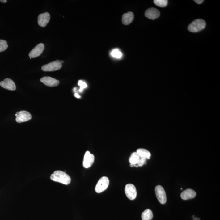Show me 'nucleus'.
Instances as JSON below:
<instances>
[{
	"label": "nucleus",
	"mask_w": 220,
	"mask_h": 220,
	"mask_svg": "<svg viewBox=\"0 0 220 220\" xmlns=\"http://www.w3.org/2000/svg\"><path fill=\"white\" fill-rule=\"evenodd\" d=\"M50 178L52 181L67 185L71 181V177L65 172L61 171H56L51 175Z\"/></svg>",
	"instance_id": "f257e3e1"
},
{
	"label": "nucleus",
	"mask_w": 220,
	"mask_h": 220,
	"mask_svg": "<svg viewBox=\"0 0 220 220\" xmlns=\"http://www.w3.org/2000/svg\"><path fill=\"white\" fill-rule=\"evenodd\" d=\"M206 26L205 20L201 19H197L193 21L188 27V30L192 32H197L204 29Z\"/></svg>",
	"instance_id": "f03ea898"
},
{
	"label": "nucleus",
	"mask_w": 220,
	"mask_h": 220,
	"mask_svg": "<svg viewBox=\"0 0 220 220\" xmlns=\"http://www.w3.org/2000/svg\"><path fill=\"white\" fill-rule=\"evenodd\" d=\"M109 184V180L107 176H103L99 179L96 185L95 191L100 193L105 191L108 188Z\"/></svg>",
	"instance_id": "7ed1b4c3"
},
{
	"label": "nucleus",
	"mask_w": 220,
	"mask_h": 220,
	"mask_svg": "<svg viewBox=\"0 0 220 220\" xmlns=\"http://www.w3.org/2000/svg\"><path fill=\"white\" fill-rule=\"evenodd\" d=\"M155 192L156 197L160 203L165 204L167 201V197L164 188L160 185H157L155 187Z\"/></svg>",
	"instance_id": "20e7f679"
},
{
	"label": "nucleus",
	"mask_w": 220,
	"mask_h": 220,
	"mask_svg": "<svg viewBox=\"0 0 220 220\" xmlns=\"http://www.w3.org/2000/svg\"><path fill=\"white\" fill-rule=\"evenodd\" d=\"M62 66V64L57 61H53L47 64L43 65L41 68L42 70L44 71H54L60 70Z\"/></svg>",
	"instance_id": "39448f33"
},
{
	"label": "nucleus",
	"mask_w": 220,
	"mask_h": 220,
	"mask_svg": "<svg viewBox=\"0 0 220 220\" xmlns=\"http://www.w3.org/2000/svg\"><path fill=\"white\" fill-rule=\"evenodd\" d=\"M125 194L130 200H134L137 195V192L135 185L132 184H128L125 188Z\"/></svg>",
	"instance_id": "423d86ee"
},
{
	"label": "nucleus",
	"mask_w": 220,
	"mask_h": 220,
	"mask_svg": "<svg viewBox=\"0 0 220 220\" xmlns=\"http://www.w3.org/2000/svg\"><path fill=\"white\" fill-rule=\"evenodd\" d=\"M15 116H16V122L20 123L26 122L31 119L32 115L29 112L25 111H22L20 112H16Z\"/></svg>",
	"instance_id": "0eeeda50"
},
{
	"label": "nucleus",
	"mask_w": 220,
	"mask_h": 220,
	"mask_svg": "<svg viewBox=\"0 0 220 220\" xmlns=\"http://www.w3.org/2000/svg\"><path fill=\"white\" fill-rule=\"evenodd\" d=\"M95 157L93 154H91L89 151L86 152L83 160V165L84 168H89L94 163Z\"/></svg>",
	"instance_id": "6e6552de"
},
{
	"label": "nucleus",
	"mask_w": 220,
	"mask_h": 220,
	"mask_svg": "<svg viewBox=\"0 0 220 220\" xmlns=\"http://www.w3.org/2000/svg\"><path fill=\"white\" fill-rule=\"evenodd\" d=\"M44 45L43 43L38 44L29 53L30 59L35 58L40 56L44 51Z\"/></svg>",
	"instance_id": "1a4fd4ad"
},
{
	"label": "nucleus",
	"mask_w": 220,
	"mask_h": 220,
	"mask_svg": "<svg viewBox=\"0 0 220 220\" xmlns=\"http://www.w3.org/2000/svg\"><path fill=\"white\" fill-rule=\"evenodd\" d=\"M50 18V15L48 12L40 14L38 18V25L42 27H45L49 22Z\"/></svg>",
	"instance_id": "9d476101"
},
{
	"label": "nucleus",
	"mask_w": 220,
	"mask_h": 220,
	"mask_svg": "<svg viewBox=\"0 0 220 220\" xmlns=\"http://www.w3.org/2000/svg\"><path fill=\"white\" fill-rule=\"evenodd\" d=\"M40 81L45 85L49 87L57 86L60 83L59 80L49 76L43 77L40 79Z\"/></svg>",
	"instance_id": "9b49d317"
},
{
	"label": "nucleus",
	"mask_w": 220,
	"mask_h": 220,
	"mask_svg": "<svg viewBox=\"0 0 220 220\" xmlns=\"http://www.w3.org/2000/svg\"><path fill=\"white\" fill-rule=\"evenodd\" d=\"M0 86L5 89L10 91H15L16 86L15 83L12 80L9 78L5 79L3 81L0 82Z\"/></svg>",
	"instance_id": "f8f14e48"
},
{
	"label": "nucleus",
	"mask_w": 220,
	"mask_h": 220,
	"mask_svg": "<svg viewBox=\"0 0 220 220\" xmlns=\"http://www.w3.org/2000/svg\"><path fill=\"white\" fill-rule=\"evenodd\" d=\"M160 11L157 9L152 8L148 9L145 11V16L146 17L151 20H154L160 16Z\"/></svg>",
	"instance_id": "ddd939ff"
},
{
	"label": "nucleus",
	"mask_w": 220,
	"mask_h": 220,
	"mask_svg": "<svg viewBox=\"0 0 220 220\" xmlns=\"http://www.w3.org/2000/svg\"><path fill=\"white\" fill-rule=\"evenodd\" d=\"M196 196V193L191 189H188L184 190L181 194V199L185 200L193 199Z\"/></svg>",
	"instance_id": "4468645a"
},
{
	"label": "nucleus",
	"mask_w": 220,
	"mask_h": 220,
	"mask_svg": "<svg viewBox=\"0 0 220 220\" xmlns=\"http://www.w3.org/2000/svg\"><path fill=\"white\" fill-rule=\"evenodd\" d=\"M134 19V14L133 12H129L124 14L122 17V23L125 25H129L131 23Z\"/></svg>",
	"instance_id": "2eb2a0df"
},
{
	"label": "nucleus",
	"mask_w": 220,
	"mask_h": 220,
	"mask_svg": "<svg viewBox=\"0 0 220 220\" xmlns=\"http://www.w3.org/2000/svg\"><path fill=\"white\" fill-rule=\"evenodd\" d=\"M136 152L140 157L149 159L151 157V154L150 152L144 148H139L137 150Z\"/></svg>",
	"instance_id": "dca6fc26"
},
{
	"label": "nucleus",
	"mask_w": 220,
	"mask_h": 220,
	"mask_svg": "<svg viewBox=\"0 0 220 220\" xmlns=\"http://www.w3.org/2000/svg\"><path fill=\"white\" fill-rule=\"evenodd\" d=\"M153 217V212L149 209H146L142 214V220H151Z\"/></svg>",
	"instance_id": "f3484780"
},
{
	"label": "nucleus",
	"mask_w": 220,
	"mask_h": 220,
	"mask_svg": "<svg viewBox=\"0 0 220 220\" xmlns=\"http://www.w3.org/2000/svg\"><path fill=\"white\" fill-rule=\"evenodd\" d=\"M140 157L137 152H134L129 158V162L130 164L135 165L138 164Z\"/></svg>",
	"instance_id": "a211bd4d"
},
{
	"label": "nucleus",
	"mask_w": 220,
	"mask_h": 220,
	"mask_svg": "<svg viewBox=\"0 0 220 220\" xmlns=\"http://www.w3.org/2000/svg\"><path fill=\"white\" fill-rule=\"evenodd\" d=\"M153 2L156 6L161 7H166L168 3L167 0H154Z\"/></svg>",
	"instance_id": "6ab92c4d"
},
{
	"label": "nucleus",
	"mask_w": 220,
	"mask_h": 220,
	"mask_svg": "<svg viewBox=\"0 0 220 220\" xmlns=\"http://www.w3.org/2000/svg\"><path fill=\"white\" fill-rule=\"evenodd\" d=\"M8 48V44L6 40H0V52H4Z\"/></svg>",
	"instance_id": "aec40b11"
},
{
	"label": "nucleus",
	"mask_w": 220,
	"mask_h": 220,
	"mask_svg": "<svg viewBox=\"0 0 220 220\" xmlns=\"http://www.w3.org/2000/svg\"><path fill=\"white\" fill-rule=\"evenodd\" d=\"M111 56L112 57L117 58H120L122 56V53L119 50L117 49H114L111 53Z\"/></svg>",
	"instance_id": "412c9836"
},
{
	"label": "nucleus",
	"mask_w": 220,
	"mask_h": 220,
	"mask_svg": "<svg viewBox=\"0 0 220 220\" xmlns=\"http://www.w3.org/2000/svg\"><path fill=\"white\" fill-rule=\"evenodd\" d=\"M78 85L80 86V89H79V91L81 92L82 91L83 89H84V88L87 87V86L86 83L81 80H79L78 81Z\"/></svg>",
	"instance_id": "4be33fe9"
},
{
	"label": "nucleus",
	"mask_w": 220,
	"mask_h": 220,
	"mask_svg": "<svg viewBox=\"0 0 220 220\" xmlns=\"http://www.w3.org/2000/svg\"><path fill=\"white\" fill-rule=\"evenodd\" d=\"M146 159L145 158H143V157H140V159H139V162H138V166H143L145 163L146 161Z\"/></svg>",
	"instance_id": "5701e85b"
},
{
	"label": "nucleus",
	"mask_w": 220,
	"mask_h": 220,
	"mask_svg": "<svg viewBox=\"0 0 220 220\" xmlns=\"http://www.w3.org/2000/svg\"><path fill=\"white\" fill-rule=\"evenodd\" d=\"M195 1L196 3L198 4H201L204 1L203 0H196V1Z\"/></svg>",
	"instance_id": "b1692460"
},
{
	"label": "nucleus",
	"mask_w": 220,
	"mask_h": 220,
	"mask_svg": "<svg viewBox=\"0 0 220 220\" xmlns=\"http://www.w3.org/2000/svg\"><path fill=\"white\" fill-rule=\"evenodd\" d=\"M74 95H75V96L77 98H80V96L77 93H75Z\"/></svg>",
	"instance_id": "393cba45"
},
{
	"label": "nucleus",
	"mask_w": 220,
	"mask_h": 220,
	"mask_svg": "<svg viewBox=\"0 0 220 220\" xmlns=\"http://www.w3.org/2000/svg\"><path fill=\"white\" fill-rule=\"evenodd\" d=\"M0 2H2V3H6V2H7V1H6V0H0Z\"/></svg>",
	"instance_id": "a878e982"
},
{
	"label": "nucleus",
	"mask_w": 220,
	"mask_h": 220,
	"mask_svg": "<svg viewBox=\"0 0 220 220\" xmlns=\"http://www.w3.org/2000/svg\"><path fill=\"white\" fill-rule=\"evenodd\" d=\"M193 220H200V218H198V217H195L194 218H193Z\"/></svg>",
	"instance_id": "bb28decb"
},
{
	"label": "nucleus",
	"mask_w": 220,
	"mask_h": 220,
	"mask_svg": "<svg viewBox=\"0 0 220 220\" xmlns=\"http://www.w3.org/2000/svg\"><path fill=\"white\" fill-rule=\"evenodd\" d=\"M61 62V63L62 64V63H64V61H61V62Z\"/></svg>",
	"instance_id": "cd10ccee"
},
{
	"label": "nucleus",
	"mask_w": 220,
	"mask_h": 220,
	"mask_svg": "<svg viewBox=\"0 0 220 220\" xmlns=\"http://www.w3.org/2000/svg\"><path fill=\"white\" fill-rule=\"evenodd\" d=\"M195 216L194 215H193L192 216V218L193 219V218H195Z\"/></svg>",
	"instance_id": "c85d7f7f"
}]
</instances>
